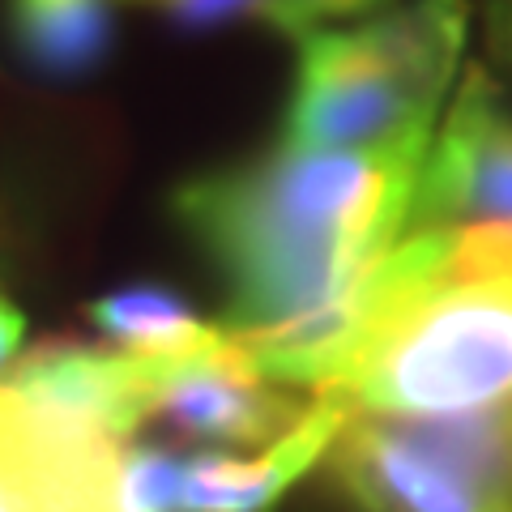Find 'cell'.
<instances>
[{
  "instance_id": "6da1fadb",
  "label": "cell",
  "mask_w": 512,
  "mask_h": 512,
  "mask_svg": "<svg viewBox=\"0 0 512 512\" xmlns=\"http://www.w3.org/2000/svg\"><path fill=\"white\" fill-rule=\"evenodd\" d=\"M431 141L282 146L175 188L171 214L222 282V329L286 389L329 376L363 291L402 244Z\"/></svg>"
},
{
  "instance_id": "7a4b0ae2",
  "label": "cell",
  "mask_w": 512,
  "mask_h": 512,
  "mask_svg": "<svg viewBox=\"0 0 512 512\" xmlns=\"http://www.w3.org/2000/svg\"><path fill=\"white\" fill-rule=\"evenodd\" d=\"M312 397L380 419L512 402V222L406 231Z\"/></svg>"
},
{
  "instance_id": "3957f363",
  "label": "cell",
  "mask_w": 512,
  "mask_h": 512,
  "mask_svg": "<svg viewBox=\"0 0 512 512\" xmlns=\"http://www.w3.org/2000/svg\"><path fill=\"white\" fill-rule=\"evenodd\" d=\"M436 137V107L414 94L363 30H312L282 116V146L384 150Z\"/></svg>"
},
{
  "instance_id": "277c9868",
  "label": "cell",
  "mask_w": 512,
  "mask_h": 512,
  "mask_svg": "<svg viewBox=\"0 0 512 512\" xmlns=\"http://www.w3.org/2000/svg\"><path fill=\"white\" fill-rule=\"evenodd\" d=\"M141 359V355H137ZM146 423L205 448H269L308 419L312 397L274 384L227 329L188 355L141 359Z\"/></svg>"
},
{
  "instance_id": "5b68a950",
  "label": "cell",
  "mask_w": 512,
  "mask_h": 512,
  "mask_svg": "<svg viewBox=\"0 0 512 512\" xmlns=\"http://www.w3.org/2000/svg\"><path fill=\"white\" fill-rule=\"evenodd\" d=\"M128 444L0 384V491L18 512H137L124 478Z\"/></svg>"
},
{
  "instance_id": "8992f818",
  "label": "cell",
  "mask_w": 512,
  "mask_h": 512,
  "mask_svg": "<svg viewBox=\"0 0 512 512\" xmlns=\"http://www.w3.org/2000/svg\"><path fill=\"white\" fill-rule=\"evenodd\" d=\"M512 222V107L483 64H466L423 158L406 231Z\"/></svg>"
},
{
  "instance_id": "52a82bcc",
  "label": "cell",
  "mask_w": 512,
  "mask_h": 512,
  "mask_svg": "<svg viewBox=\"0 0 512 512\" xmlns=\"http://www.w3.org/2000/svg\"><path fill=\"white\" fill-rule=\"evenodd\" d=\"M329 478L355 512H512V500L419 444L397 419L350 414L325 453Z\"/></svg>"
},
{
  "instance_id": "ba28073f",
  "label": "cell",
  "mask_w": 512,
  "mask_h": 512,
  "mask_svg": "<svg viewBox=\"0 0 512 512\" xmlns=\"http://www.w3.org/2000/svg\"><path fill=\"white\" fill-rule=\"evenodd\" d=\"M0 384L18 389L30 402L69 410L124 440L146 427V372L137 355L94 350L77 342H43L9 367Z\"/></svg>"
},
{
  "instance_id": "9c48e42d",
  "label": "cell",
  "mask_w": 512,
  "mask_h": 512,
  "mask_svg": "<svg viewBox=\"0 0 512 512\" xmlns=\"http://www.w3.org/2000/svg\"><path fill=\"white\" fill-rule=\"evenodd\" d=\"M350 410L312 397V410L291 436L256 457L197 453L184 461L180 512H269L338 440Z\"/></svg>"
},
{
  "instance_id": "30bf717a",
  "label": "cell",
  "mask_w": 512,
  "mask_h": 512,
  "mask_svg": "<svg viewBox=\"0 0 512 512\" xmlns=\"http://www.w3.org/2000/svg\"><path fill=\"white\" fill-rule=\"evenodd\" d=\"M363 39L402 73V82L427 107L444 103L448 86L466 56L470 5L466 0H402V5L376 13L363 22Z\"/></svg>"
},
{
  "instance_id": "8fae6325",
  "label": "cell",
  "mask_w": 512,
  "mask_h": 512,
  "mask_svg": "<svg viewBox=\"0 0 512 512\" xmlns=\"http://www.w3.org/2000/svg\"><path fill=\"white\" fill-rule=\"evenodd\" d=\"M18 56L47 82H82L116 43V0H5Z\"/></svg>"
},
{
  "instance_id": "7c38bea8",
  "label": "cell",
  "mask_w": 512,
  "mask_h": 512,
  "mask_svg": "<svg viewBox=\"0 0 512 512\" xmlns=\"http://www.w3.org/2000/svg\"><path fill=\"white\" fill-rule=\"evenodd\" d=\"M86 316L111 346L141 359L188 355V350L210 346L222 333V325H210L180 291L158 282H137V286H120L111 295H99L86 308Z\"/></svg>"
},
{
  "instance_id": "4fadbf2b",
  "label": "cell",
  "mask_w": 512,
  "mask_h": 512,
  "mask_svg": "<svg viewBox=\"0 0 512 512\" xmlns=\"http://www.w3.org/2000/svg\"><path fill=\"white\" fill-rule=\"evenodd\" d=\"M419 444L444 461L470 470L487 487L512 500V402H495L466 414H444V419H397Z\"/></svg>"
},
{
  "instance_id": "5bb4252c",
  "label": "cell",
  "mask_w": 512,
  "mask_h": 512,
  "mask_svg": "<svg viewBox=\"0 0 512 512\" xmlns=\"http://www.w3.org/2000/svg\"><path fill=\"white\" fill-rule=\"evenodd\" d=\"M376 5H384V0H269L265 22L291 39H308L325 22L355 18V13H367Z\"/></svg>"
},
{
  "instance_id": "9a60e30c",
  "label": "cell",
  "mask_w": 512,
  "mask_h": 512,
  "mask_svg": "<svg viewBox=\"0 0 512 512\" xmlns=\"http://www.w3.org/2000/svg\"><path fill=\"white\" fill-rule=\"evenodd\" d=\"M133 5L158 9L163 18L188 30H210L222 22H239V18H265L269 0H133Z\"/></svg>"
},
{
  "instance_id": "2e32d148",
  "label": "cell",
  "mask_w": 512,
  "mask_h": 512,
  "mask_svg": "<svg viewBox=\"0 0 512 512\" xmlns=\"http://www.w3.org/2000/svg\"><path fill=\"white\" fill-rule=\"evenodd\" d=\"M483 39L491 60L512 73V0H487L483 5Z\"/></svg>"
},
{
  "instance_id": "e0dca14e",
  "label": "cell",
  "mask_w": 512,
  "mask_h": 512,
  "mask_svg": "<svg viewBox=\"0 0 512 512\" xmlns=\"http://www.w3.org/2000/svg\"><path fill=\"white\" fill-rule=\"evenodd\" d=\"M22 333H26V320L13 303L0 295V376L18 363V350H22Z\"/></svg>"
},
{
  "instance_id": "ac0fdd59",
  "label": "cell",
  "mask_w": 512,
  "mask_h": 512,
  "mask_svg": "<svg viewBox=\"0 0 512 512\" xmlns=\"http://www.w3.org/2000/svg\"><path fill=\"white\" fill-rule=\"evenodd\" d=\"M0 512H18V508L9 504V495H5V491H0Z\"/></svg>"
}]
</instances>
